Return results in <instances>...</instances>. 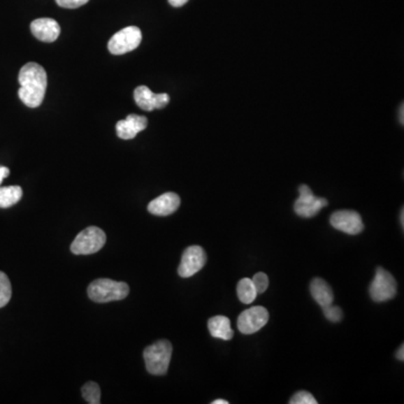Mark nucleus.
<instances>
[{"instance_id":"f257e3e1","label":"nucleus","mask_w":404,"mask_h":404,"mask_svg":"<svg viewBox=\"0 0 404 404\" xmlns=\"http://www.w3.org/2000/svg\"><path fill=\"white\" fill-rule=\"evenodd\" d=\"M20 88L18 96L24 105L37 108L43 103L48 88V74L43 66L29 62L20 68L18 75Z\"/></svg>"},{"instance_id":"f03ea898","label":"nucleus","mask_w":404,"mask_h":404,"mask_svg":"<svg viewBox=\"0 0 404 404\" xmlns=\"http://www.w3.org/2000/svg\"><path fill=\"white\" fill-rule=\"evenodd\" d=\"M129 294V287L125 282H117L110 279L94 280L88 287V296L97 303L120 301Z\"/></svg>"},{"instance_id":"7ed1b4c3","label":"nucleus","mask_w":404,"mask_h":404,"mask_svg":"<svg viewBox=\"0 0 404 404\" xmlns=\"http://www.w3.org/2000/svg\"><path fill=\"white\" fill-rule=\"evenodd\" d=\"M172 347L171 342L166 339L154 342L144 350V361L146 370L152 375H164L168 370V365L171 361Z\"/></svg>"},{"instance_id":"20e7f679","label":"nucleus","mask_w":404,"mask_h":404,"mask_svg":"<svg viewBox=\"0 0 404 404\" xmlns=\"http://www.w3.org/2000/svg\"><path fill=\"white\" fill-rule=\"evenodd\" d=\"M105 231L100 228L88 227L80 231L71 244V252L75 255H90L97 253L106 244Z\"/></svg>"},{"instance_id":"39448f33","label":"nucleus","mask_w":404,"mask_h":404,"mask_svg":"<svg viewBox=\"0 0 404 404\" xmlns=\"http://www.w3.org/2000/svg\"><path fill=\"white\" fill-rule=\"evenodd\" d=\"M142 42V31L136 26L125 27L117 31L108 42V50L111 55H123L134 51Z\"/></svg>"},{"instance_id":"423d86ee","label":"nucleus","mask_w":404,"mask_h":404,"mask_svg":"<svg viewBox=\"0 0 404 404\" xmlns=\"http://www.w3.org/2000/svg\"><path fill=\"white\" fill-rule=\"evenodd\" d=\"M396 291L398 284L392 274L383 268H376L375 277L370 287V296L373 301H389L396 296Z\"/></svg>"},{"instance_id":"0eeeda50","label":"nucleus","mask_w":404,"mask_h":404,"mask_svg":"<svg viewBox=\"0 0 404 404\" xmlns=\"http://www.w3.org/2000/svg\"><path fill=\"white\" fill-rule=\"evenodd\" d=\"M327 205L328 201L325 198L315 196L308 185H300L299 198L294 203V211L298 216L302 218H312Z\"/></svg>"},{"instance_id":"6e6552de","label":"nucleus","mask_w":404,"mask_h":404,"mask_svg":"<svg viewBox=\"0 0 404 404\" xmlns=\"http://www.w3.org/2000/svg\"><path fill=\"white\" fill-rule=\"evenodd\" d=\"M268 322V311L264 307H253L239 315L237 327L244 335H252L261 331Z\"/></svg>"},{"instance_id":"1a4fd4ad","label":"nucleus","mask_w":404,"mask_h":404,"mask_svg":"<svg viewBox=\"0 0 404 404\" xmlns=\"http://www.w3.org/2000/svg\"><path fill=\"white\" fill-rule=\"evenodd\" d=\"M207 262V255L200 246H190L182 254L178 273L181 277H191L198 273Z\"/></svg>"},{"instance_id":"9d476101","label":"nucleus","mask_w":404,"mask_h":404,"mask_svg":"<svg viewBox=\"0 0 404 404\" xmlns=\"http://www.w3.org/2000/svg\"><path fill=\"white\" fill-rule=\"evenodd\" d=\"M331 224L337 231L348 235H359L364 231V222L357 211H336L331 215Z\"/></svg>"},{"instance_id":"9b49d317","label":"nucleus","mask_w":404,"mask_h":404,"mask_svg":"<svg viewBox=\"0 0 404 404\" xmlns=\"http://www.w3.org/2000/svg\"><path fill=\"white\" fill-rule=\"evenodd\" d=\"M136 105L143 110L152 111L154 109H162L170 103L168 94H154L146 86L137 87L134 92Z\"/></svg>"},{"instance_id":"f8f14e48","label":"nucleus","mask_w":404,"mask_h":404,"mask_svg":"<svg viewBox=\"0 0 404 404\" xmlns=\"http://www.w3.org/2000/svg\"><path fill=\"white\" fill-rule=\"evenodd\" d=\"M31 34L36 37L37 40L52 43L57 40L60 36V25L57 20L52 18H38L31 22Z\"/></svg>"},{"instance_id":"ddd939ff","label":"nucleus","mask_w":404,"mask_h":404,"mask_svg":"<svg viewBox=\"0 0 404 404\" xmlns=\"http://www.w3.org/2000/svg\"><path fill=\"white\" fill-rule=\"evenodd\" d=\"M147 118L140 115L131 114L125 120H120L116 125L117 135L122 140H133L140 131L147 127Z\"/></svg>"},{"instance_id":"4468645a","label":"nucleus","mask_w":404,"mask_h":404,"mask_svg":"<svg viewBox=\"0 0 404 404\" xmlns=\"http://www.w3.org/2000/svg\"><path fill=\"white\" fill-rule=\"evenodd\" d=\"M181 199L174 192H166L162 196H157V199L152 200L147 209L152 215L155 216H168L179 209Z\"/></svg>"},{"instance_id":"2eb2a0df","label":"nucleus","mask_w":404,"mask_h":404,"mask_svg":"<svg viewBox=\"0 0 404 404\" xmlns=\"http://www.w3.org/2000/svg\"><path fill=\"white\" fill-rule=\"evenodd\" d=\"M310 294L315 301L322 308L333 305V299H335L331 285L320 277H316L311 282Z\"/></svg>"},{"instance_id":"dca6fc26","label":"nucleus","mask_w":404,"mask_h":404,"mask_svg":"<svg viewBox=\"0 0 404 404\" xmlns=\"http://www.w3.org/2000/svg\"><path fill=\"white\" fill-rule=\"evenodd\" d=\"M208 329L211 336L222 340H231L233 337L231 320L225 316H216L209 319Z\"/></svg>"},{"instance_id":"f3484780","label":"nucleus","mask_w":404,"mask_h":404,"mask_svg":"<svg viewBox=\"0 0 404 404\" xmlns=\"http://www.w3.org/2000/svg\"><path fill=\"white\" fill-rule=\"evenodd\" d=\"M23 196V190L18 185L0 188V208H9L16 205Z\"/></svg>"},{"instance_id":"a211bd4d","label":"nucleus","mask_w":404,"mask_h":404,"mask_svg":"<svg viewBox=\"0 0 404 404\" xmlns=\"http://www.w3.org/2000/svg\"><path fill=\"white\" fill-rule=\"evenodd\" d=\"M257 291L254 287L252 279H242L237 284V296L238 299L245 303V305H251L252 302L255 301L257 296Z\"/></svg>"},{"instance_id":"6ab92c4d","label":"nucleus","mask_w":404,"mask_h":404,"mask_svg":"<svg viewBox=\"0 0 404 404\" xmlns=\"http://www.w3.org/2000/svg\"><path fill=\"white\" fill-rule=\"evenodd\" d=\"M82 396L88 403L99 404L100 398H101V391H100L99 385L96 382H88L87 384L83 385Z\"/></svg>"},{"instance_id":"aec40b11","label":"nucleus","mask_w":404,"mask_h":404,"mask_svg":"<svg viewBox=\"0 0 404 404\" xmlns=\"http://www.w3.org/2000/svg\"><path fill=\"white\" fill-rule=\"evenodd\" d=\"M12 299V283L8 276L0 272V308L5 307Z\"/></svg>"},{"instance_id":"412c9836","label":"nucleus","mask_w":404,"mask_h":404,"mask_svg":"<svg viewBox=\"0 0 404 404\" xmlns=\"http://www.w3.org/2000/svg\"><path fill=\"white\" fill-rule=\"evenodd\" d=\"M291 404H317V401L315 396L311 394V393L307 392V391H299L296 392L290 400Z\"/></svg>"},{"instance_id":"4be33fe9","label":"nucleus","mask_w":404,"mask_h":404,"mask_svg":"<svg viewBox=\"0 0 404 404\" xmlns=\"http://www.w3.org/2000/svg\"><path fill=\"white\" fill-rule=\"evenodd\" d=\"M324 309V315L326 318L331 322H339L344 317L342 309L336 305H329L327 307L322 308Z\"/></svg>"},{"instance_id":"5701e85b","label":"nucleus","mask_w":404,"mask_h":404,"mask_svg":"<svg viewBox=\"0 0 404 404\" xmlns=\"http://www.w3.org/2000/svg\"><path fill=\"white\" fill-rule=\"evenodd\" d=\"M252 281H253L254 287L257 289V294H264L265 291L268 290V275L263 273V272L255 274Z\"/></svg>"},{"instance_id":"b1692460","label":"nucleus","mask_w":404,"mask_h":404,"mask_svg":"<svg viewBox=\"0 0 404 404\" xmlns=\"http://www.w3.org/2000/svg\"><path fill=\"white\" fill-rule=\"evenodd\" d=\"M55 1L63 8L74 9L86 5L89 0H55Z\"/></svg>"},{"instance_id":"393cba45","label":"nucleus","mask_w":404,"mask_h":404,"mask_svg":"<svg viewBox=\"0 0 404 404\" xmlns=\"http://www.w3.org/2000/svg\"><path fill=\"white\" fill-rule=\"evenodd\" d=\"M9 173H10V171H9L8 168H6V166H0V185L3 182V179H6V178L8 177Z\"/></svg>"},{"instance_id":"a878e982","label":"nucleus","mask_w":404,"mask_h":404,"mask_svg":"<svg viewBox=\"0 0 404 404\" xmlns=\"http://www.w3.org/2000/svg\"><path fill=\"white\" fill-rule=\"evenodd\" d=\"M189 0H168L170 5L173 7H182L185 3H188Z\"/></svg>"},{"instance_id":"bb28decb","label":"nucleus","mask_w":404,"mask_h":404,"mask_svg":"<svg viewBox=\"0 0 404 404\" xmlns=\"http://www.w3.org/2000/svg\"><path fill=\"white\" fill-rule=\"evenodd\" d=\"M396 359H398V361H404L403 345H401V346H400V348H398V352H396Z\"/></svg>"},{"instance_id":"cd10ccee","label":"nucleus","mask_w":404,"mask_h":404,"mask_svg":"<svg viewBox=\"0 0 404 404\" xmlns=\"http://www.w3.org/2000/svg\"><path fill=\"white\" fill-rule=\"evenodd\" d=\"M400 122L403 125V105L401 106V109H400Z\"/></svg>"},{"instance_id":"c85d7f7f","label":"nucleus","mask_w":404,"mask_h":404,"mask_svg":"<svg viewBox=\"0 0 404 404\" xmlns=\"http://www.w3.org/2000/svg\"><path fill=\"white\" fill-rule=\"evenodd\" d=\"M229 402L226 401V400H216V401L212 402V404H228Z\"/></svg>"},{"instance_id":"c756f323","label":"nucleus","mask_w":404,"mask_h":404,"mask_svg":"<svg viewBox=\"0 0 404 404\" xmlns=\"http://www.w3.org/2000/svg\"><path fill=\"white\" fill-rule=\"evenodd\" d=\"M400 219H401V226L403 227L404 226V210L402 209L401 210V216H400Z\"/></svg>"}]
</instances>
